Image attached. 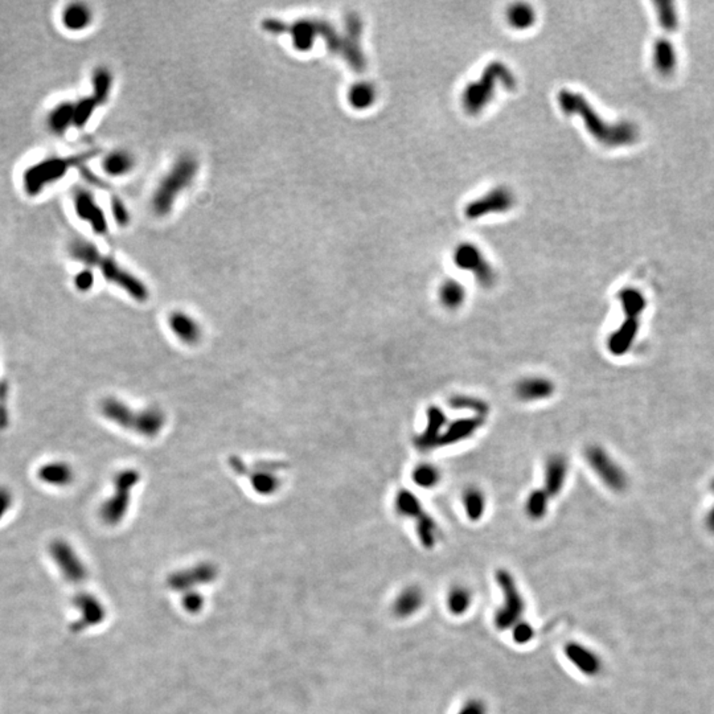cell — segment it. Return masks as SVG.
<instances>
[{
    "instance_id": "6da1fadb",
    "label": "cell",
    "mask_w": 714,
    "mask_h": 714,
    "mask_svg": "<svg viewBox=\"0 0 714 714\" xmlns=\"http://www.w3.org/2000/svg\"><path fill=\"white\" fill-rule=\"evenodd\" d=\"M559 107L565 114L580 115L595 141L609 147L632 145L638 139V130L631 124H609L593 109L583 95L570 90H561Z\"/></svg>"
},
{
    "instance_id": "7a4b0ae2",
    "label": "cell",
    "mask_w": 714,
    "mask_h": 714,
    "mask_svg": "<svg viewBox=\"0 0 714 714\" xmlns=\"http://www.w3.org/2000/svg\"><path fill=\"white\" fill-rule=\"evenodd\" d=\"M362 24L356 13L347 16L345 32L340 35L328 21L315 19L316 37H321L330 52L340 54L347 64L356 72H362L367 68V60L362 51Z\"/></svg>"
},
{
    "instance_id": "3957f363",
    "label": "cell",
    "mask_w": 714,
    "mask_h": 714,
    "mask_svg": "<svg viewBox=\"0 0 714 714\" xmlns=\"http://www.w3.org/2000/svg\"><path fill=\"white\" fill-rule=\"evenodd\" d=\"M198 162L192 155H182L156 186L151 197V208L156 216L165 218L186 188L194 183L198 172Z\"/></svg>"
},
{
    "instance_id": "277c9868",
    "label": "cell",
    "mask_w": 714,
    "mask_h": 714,
    "mask_svg": "<svg viewBox=\"0 0 714 714\" xmlns=\"http://www.w3.org/2000/svg\"><path fill=\"white\" fill-rule=\"evenodd\" d=\"M101 412L110 422L147 438L156 436L166 424V415L160 409L148 407L145 410H134L113 397L102 401Z\"/></svg>"
},
{
    "instance_id": "5b68a950",
    "label": "cell",
    "mask_w": 714,
    "mask_h": 714,
    "mask_svg": "<svg viewBox=\"0 0 714 714\" xmlns=\"http://www.w3.org/2000/svg\"><path fill=\"white\" fill-rule=\"evenodd\" d=\"M95 154L97 151L76 156H49L33 163L23 172L21 183L24 192L28 196H39L47 186H53L65 177L72 167L80 166Z\"/></svg>"
},
{
    "instance_id": "8992f818",
    "label": "cell",
    "mask_w": 714,
    "mask_h": 714,
    "mask_svg": "<svg viewBox=\"0 0 714 714\" xmlns=\"http://www.w3.org/2000/svg\"><path fill=\"white\" fill-rule=\"evenodd\" d=\"M497 81L503 83L508 90L516 88V77L508 66L501 62H491L484 69L482 78L477 83H470L463 92L462 102L467 113L476 114L486 107L494 97Z\"/></svg>"
},
{
    "instance_id": "52a82bcc",
    "label": "cell",
    "mask_w": 714,
    "mask_h": 714,
    "mask_svg": "<svg viewBox=\"0 0 714 714\" xmlns=\"http://www.w3.org/2000/svg\"><path fill=\"white\" fill-rule=\"evenodd\" d=\"M496 582L503 593L504 602L496 611L495 626L497 630L506 631L513 629V626L520 621L523 612L525 611V602L518 590L516 581L507 569L497 570Z\"/></svg>"
},
{
    "instance_id": "ba28073f",
    "label": "cell",
    "mask_w": 714,
    "mask_h": 714,
    "mask_svg": "<svg viewBox=\"0 0 714 714\" xmlns=\"http://www.w3.org/2000/svg\"><path fill=\"white\" fill-rule=\"evenodd\" d=\"M94 268L102 273L105 280L122 289L136 302H145L148 299L150 292L145 283L139 278H136L129 270L124 269V266L118 263L113 257L106 256L102 251H98L90 269Z\"/></svg>"
},
{
    "instance_id": "9c48e42d",
    "label": "cell",
    "mask_w": 714,
    "mask_h": 714,
    "mask_svg": "<svg viewBox=\"0 0 714 714\" xmlns=\"http://www.w3.org/2000/svg\"><path fill=\"white\" fill-rule=\"evenodd\" d=\"M229 462L232 470L238 475L246 476L253 489L263 496L271 495L280 489L282 480L278 476V472L287 467L282 462L265 460L259 462L253 468H249L239 458L236 456H232Z\"/></svg>"
},
{
    "instance_id": "30bf717a",
    "label": "cell",
    "mask_w": 714,
    "mask_h": 714,
    "mask_svg": "<svg viewBox=\"0 0 714 714\" xmlns=\"http://www.w3.org/2000/svg\"><path fill=\"white\" fill-rule=\"evenodd\" d=\"M141 475L135 470H124L114 477V494L101 507V518L107 524H117L127 512L131 491L139 483Z\"/></svg>"
},
{
    "instance_id": "8fae6325",
    "label": "cell",
    "mask_w": 714,
    "mask_h": 714,
    "mask_svg": "<svg viewBox=\"0 0 714 714\" xmlns=\"http://www.w3.org/2000/svg\"><path fill=\"white\" fill-rule=\"evenodd\" d=\"M585 458L594 474L600 482L614 492H623L629 486V477L621 465L600 446H590L586 448Z\"/></svg>"
},
{
    "instance_id": "7c38bea8",
    "label": "cell",
    "mask_w": 714,
    "mask_h": 714,
    "mask_svg": "<svg viewBox=\"0 0 714 714\" xmlns=\"http://www.w3.org/2000/svg\"><path fill=\"white\" fill-rule=\"evenodd\" d=\"M454 261L459 269L472 271L476 280L483 287L494 286V283L496 280V274L492 269V266L483 257L480 250L474 245H471V244L459 245L456 250Z\"/></svg>"
},
{
    "instance_id": "4fadbf2b",
    "label": "cell",
    "mask_w": 714,
    "mask_h": 714,
    "mask_svg": "<svg viewBox=\"0 0 714 714\" xmlns=\"http://www.w3.org/2000/svg\"><path fill=\"white\" fill-rule=\"evenodd\" d=\"M73 206L76 215L90 225L97 234H106L109 230V222L104 209L98 206L92 192L78 188L73 196Z\"/></svg>"
},
{
    "instance_id": "5bb4252c",
    "label": "cell",
    "mask_w": 714,
    "mask_h": 714,
    "mask_svg": "<svg viewBox=\"0 0 714 714\" xmlns=\"http://www.w3.org/2000/svg\"><path fill=\"white\" fill-rule=\"evenodd\" d=\"M515 196L513 194L504 186L495 188L486 196L480 197L474 203H470L466 208V216L468 218H479L486 216L488 213H504L513 207Z\"/></svg>"
},
{
    "instance_id": "9a60e30c",
    "label": "cell",
    "mask_w": 714,
    "mask_h": 714,
    "mask_svg": "<svg viewBox=\"0 0 714 714\" xmlns=\"http://www.w3.org/2000/svg\"><path fill=\"white\" fill-rule=\"evenodd\" d=\"M49 553L54 564L60 568L62 574L72 582L81 581L85 576L83 562L76 554L74 549L64 540H54L49 545Z\"/></svg>"
},
{
    "instance_id": "2e32d148",
    "label": "cell",
    "mask_w": 714,
    "mask_h": 714,
    "mask_svg": "<svg viewBox=\"0 0 714 714\" xmlns=\"http://www.w3.org/2000/svg\"><path fill=\"white\" fill-rule=\"evenodd\" d=\"M445 424V413L436 406H430L427 409V424L424 432L415 438V447L421 451H430L438 447Z\"/></svg>"
},
{
    "instance_id": "e0dca14e",
    "label": "cell",
    "mask_w": 714,
    "mask_h": 714,
    "mask_svg": "<svg viewBox=\"0 0 714 714\" xmlns=\"http://www.w3.org/2000/svg\"><path fill=\"white\" fill-rule=\"evenodd\" d=\"M483 424H484V418H482V417L456 420L454 422L448 424V427L446 430H444V433L439 438L438 447L456 445L462 441H466L467 438L472 436L474 433L483 426Z\"/></svg>"
},
{
    "instance_id": "ac0fdd59",
    "label": "cell",
    "mask_w": 714,
    "mask_h": 714,
    "mask_svg": "<svg viewBox=\"0 0 714 714\" xmlns=\"http://www.w3.org/2000/svg\"><path fill=\"white\" fill-rule=\"evenodd\" d=\"M639 319L626 318L621 327L612 332L607 340V348L614 356H623L631 350L639 333Z\"/></svg>"
},
{
    "instance_id": "d6986e66",
    "label": "cell",
    "mask_w": 714,
    "mask_h": 714,
    "mask_svg": "<svg viewBox=\"0 0 714 714\" xmlns=\"http://www.w3.org/2000/svg\"><path fill=\"white\" fill-rule=\"evenodd\" d=\"M569 471L568 459L561 454H556L548 458L545 465V486L544 489L549 497L557 496L562 491L566 476Z\"/></svg>"
},
{
    "instance_id": "ffe728a7",
    "label": "cell",
    "mask_w": 714,
    "mask_h": 714,
    "mask_svg": "<svg viewBox=\"0 0 714 714\" xmlns=\"http://www.w3.org/2000/svg\"><path fill=\"white\" fill-rule=\"evenodd\" d=\"M515 391L516 395L523 401H541L553 395L554 383L545 377L532 376L520 380Z\"/></svg>"
},
{
    "instance_id": "44dd1931",
    "label": "cell",
    "mask_w": 714,
    "mask_h": 714,
    "mask_svg": "<svg viewBox=\"0 0 714 714\" xmlns=\"http://www.w3.org/2000/svg\"><path fill=\"white\" fill-rule=\"evenodd\" d=\"M36 475L44 484L57 487V488L71 486L74 480V476H76L73 467L62 460H53V462L44 463L37 470Z\"/></svg>"
},
{
    "instance_id": "7402d4cb",
    "label": "cell",
    "mask_w": 714,
    "mask_h": 714,
    "mask_svg": "<svg viewBox=\"0 0 714 714\" xmlns=\"http://www.w3.org/2000/svg\"><path fill=\"white\" fill-rule=\"evenodd\" d=\"M168 324L171 331L177 335L180 342L186 344H196L201 338V327L191 315L183 311H175L169 315Z\"/></svg>"
},
{
    "instance_id": "603a6c76",
    "label": "cell",
    "mask_w": 714,
    "mask_h": 714,
    "mask_svg": "<svg viewBox=\"0 0 714 714\" xmlns=\"http://www.w3.org/2000/svg\"><path fill=\"white\" fill-rule=\"evenodd\" d=\"M93 23V11L85 3L66 4L61 12V24L66 31L81 32Z\"/></svg>"
},
{
    "instance_id": "cb8c5ba5",
    "label": "cell",
    "mask_w": 714,
    "mask_h": 714,
    "mask_svg": "<svg viewBox=\"0 0 714 714\" xmlns=\"http://www.w3.org/2000/svg\"><path fill=\"white\" fill-rule=\"evenodd\" d=\"M424 591L418 586H409L401 591L393 602V614L397 618H410L422 609Z\"/></svg>"
},
{
    "instance_id": "d4e9b609",
    "label": "cell",
    "mask_w": 714,
    "mask_h": 714,
    "mask_svg": "<svg viewBox=\"0 0 714 714\" xmlns=\"http://www.w3.org/2000/svg\"><path fill=\"white\" fill-rule=\"evenodd\" d=\"M47 127L57 136H61L71 127H74V102L61 101L53 106L47 115Z\"/></svg>"
},
{
    "instance_id": "484cf974",
    "label": "cell",
    "mask_w": 714,
    "mask_h": 714,
    "mask_svg": "<svg viewBox=\"0 0 714 714\" xmlns=\"http://www.w3.org/2000/svg\"><path fill=\"white\" fill-rule=\"evenodd\" d=\"M134 166V156L126 150H114L105 156L102 160V168L110 177H124L133 171Z\"/></svg>"
},
{
    "instance_id": "4316f807",
    "label": "cell",
    "mask_w": 714,
    "mask_h": 714,
    "mask_svg": "<svg viewBox=\"0 0 714 714\" xmlns=\"http://www.w3.org/2000/svg\"><path fill=\"white\" fill-rule=\"evenodd\" d=\"M565 655L580 671L588 674H593L600 670V662L593 653L583 648L581 644L570 643L565 647Z\"/></svg>"
},
{
    "instance_id": "83f0119b",
    "label": "cell",
    "mask_w": 714,
    "mask_h": 714,
    "mask_svg": "<svg viewBox=\"0 0 714 714\" xmlns=\"http://www.w3.org/2000/svg\"><path fill=\"white\" fill-rule=\"evenodd\" d=\"M618 299L621 302V310L624 316L629 319H641L643 312L647 307V302L642 292L632 287H627L618 294Z\"/></svg>"
},
{
    "instance_id": "f1b7e54d",
    "label": "cell",
    "mask_w": 714,
    "mask_h": 714,
    "mask_svg": "<svg viewBox=\"0 0 714 714\" xmlns=\"http://www.w3.org/2000/svg\"><path fill=\"white\" fill-rule=\"evenodd\" d=\"M653 65L662 76H670L676 68V52L672 42L658 40L653 48Z\"/></svg>"
},
{
    "instance_id": "f546056e",
    "label": "cell",
    "mask_w": 714,
    "mask_h": 714,
    "mask_svg": "<svg viewBox=\"0 0 714 714\" xmlns=\"http://www.w3.org/2000/svg\"><path fill=\"white\" fill-rule=\"evenodd\" d=\"M394 507H395L398 515L405 516V518H413L415 521H418L426 513L421 501L409 489L398 491V494L395 495V499H394Z\"/></svg>"
},
{
    "instance_id": "4dcf8cb0",
    "label": "cell",
    "mask_w": 714,
    "mask_h": 714,
    "mask_svg": "<svg viewBox=\"0 0 714 714\" xmlns=\"http://www.w3.org/2000/svg\"><path fill=\"white\" fill-rule=\"evenodd\" d=\"M114 77L106 66H98L92 76V97L100 106L109 100L113 89Z\"/></svg>"
},
{
    "instance_id": "1f68e13d",
    "label": "cell",
    "mask_w": 714,
    "mask_h": 714,
    "mask_svg": "<svg viewBox=\"0 0 714 714\" xmlns=\"http://www.w3.org/2000/svg\"><path fill=\"white\" fill-rule=\"evenodd\" d=\"M466 299L465 287L454 280H446L439 289V300L448 310L459 309Z\"/></svg>"
},
{
    "instance_id": "d6a6232c",
    "label": "cell",
    "mask_w": 714,
    "mask_h": 714,
    "mask_svg": "<svg viewBox=\"0 0 714 714\" xmlns=\"http://www.w3.org/2000/svg\"><path fill=\"white\" fill-rule=\"evenodd\" d=\"M463 504L467 518L471 521H479L486 512V497L482 489L470 487L463 492Z\"/></svg>"
},
{
    "instance_id": "836d02e7",
    "label": "cell",
    "mask_w": 714,
    "mask_h": 714,
    "mask_svg": "<svg viewBox=\"0 0 714 714\" xmlns=\"http://www.w3.org/2000/svg\"><path fill=\"white\" fill-rule=\"evenodd\" d=\"M377 98L376 88L372 83H357L352 85L348 92V101L355 109L364 110L371 107Z\"/></svg>"
},
{
    "instance_id": "e575fe53",
    "label": "cell",
    "mask_w": 714,
    "mask_h": 714,
    "mask_svg": "<svg viewBox=\"0 0 714 714\" xmlns=\"http://www.w3.org/2000/svg\"><path fill=\"white\" fill-rule=\"evenodd\" d=\"M446 602L453 615H463L471 607L472 595L465 586H456L448 591Z\"/></svg>"
},
{
    "instance_id": "d590c367",
    "label": "cell",
    "mask_w": 714,
    "mask_h": 714,
    "mask_svg": "<svg viewBox=\"0 0 714 714\" xmlns=\"http://www.w3.org/2000/svg\"><path fill=\"white\" fill-rule=\"evenodd\" d=\"M507 16L509 24L518 30L529 28L536 20V13L533 8L524 3H518L509 7Z\"/></svg>"
},
{
    "instance_id": "8d00e7d4",
    "label": "cell",
    "mask_w": 714,
    "mask_h": 714,
    "mask_svg": "<svg viewBox=\"0 0 714 714\" xmlns=\"http://www.w3.org/2000/svg\"><path fill=\"white\" fill-rule=\"evenodd\" d=\"M98 107L100 105L92 97V94L74 101V127L83 129L89 124Z\"/></svg>"
},
{
    "instance_id": "74e56055",
    "label": "cell",
    "mask_w": 714,
    "mask_h": 714,
    "mask_svg": "<svg viewBox=\"0 0 714 714\" xmlns=\"http://www.w3.org/2000/svg\"><path fill=\"white\" fill-rule=\"evenodd\" d=\"M448 405L453 409H458V410H471L475 413L476 417H482V418H484L489 412V406L486 401L476 398V397H471V395H463V394H458V395L451 397Z\"/></svg>"
},
{
    "instance_id": "f35d334b",
    "label": "cell",
    "mask_w": 714,
    "mask_h": 714,
    "mask_svg": "<svg viewBox=\"0 0 714 714\" xmlns=\"http://www.w3.org/2000/svg\"><path fill=\"white\" fill-rule=\"evenodd\" d=\"M415 525H417V535H418L420 541L424 548H434L435 544L438 541V536H439V529H438V525L433 518L430 515L424 513L422 518H420L418 521H415Z\"/></svg>"
},
{
    "instance_id": "ab89813d",
    "label": "cell",
    "mask_w": 714,
    "mask_h": 714,
    "mask_svg": "<svg viewBox=\"0 0 714 714\" xmlns=\"http://www.w3.org/2000/svg\"><path fill=\"white\" fill-rule=\"evenodd\" d=\"M549 499L550 497L545 489H536L530 492L525 503V511L529 518L532 520H541L544 518L548 512Z\"/></svg>"
},
{
    "instance_id": "60d3db41",
    "label": "cell",
    "mask_w": 714,
    "mask_h": 714,
    "mask_svg": "<svg viewBox=\"0 0 714 714\" xmlns=\"http://www.w3.org/2000/svg\"><path fill=\"white\" fill-rule=\"evenodd\" d=\"M412 477L415 484L421 488H434L441 482V472L434 465L424 463L415 467Z\"/></svg>"
},
{
    "instance_id": "b9f144b4",
    "label": "cell",
    "mask_w": 714,
    "mask_h": 714,
    "mask_svg": "<svg viewBox=\"0 0 714 714\" xmlns=\"http://www.w3.org/2000/svg\"><path fill=\"white\" fill-rule=\"evenodd\" d=\"M653 6L656 8V15L662 28L667 31H674L679 25V18L677 12L674 10V4L670 1H656L653 3Z\"/></svg>"
},
{
    "instance_id": "7bdbcfd3",
    "label": "cell",
    "mask_w": 714,
    "mask_h": 714,
    "mask_svg": "<svg viewBox=\"0 0 714 714\" xmlns=\"http://www.w3.org/2000/svg\"><path fill=\"white\" fill-rule=\"evenodd\" d=\"M73 282H74V287L80 292H88V291L92 290L94 282H95L94 270L90 268H83L74 275Z\"/></svg>"
},
{
    "instance_id": "ee69618b",
    "label": "cell",
    "mask_w": 714,
    "mask_h": 714,
    "mask_svg": "<svg viewBox=\"0 0 714 714\" xmlns=\"http://www.w3.org/2000/svg\"><path fill=\"white\" fill-rule=\"evenodd\" d=\"M535 630L528 621H518L512 629V639L518 644H527L535 638Z\"/></svg>"
},
{
    "instance_id": "f6af8a7d",
    "label": "cell",
    "mask_w": 714,
    "mask_h": 714,
    "mask_svg": "<svg viewBox=\"0 0 714 714\" xmlns=\"http://www.w3.org/2000/svg\"><path fill=\"white\" fill-rule=\"evenodd\" d=\"M110 207H112V215L114 218L115 222L119 227H127L130 224V213H129V209L124 206V201L119 197L113 196Z\"/></svg>"
},
{
    "instance_id": "bcb514c9",
    "label": "cell",
    "mask_w": 714,
    "mask_h": 714,
    "mask_svg": "<svg viewBox=\"0 0 714 714\" xmlns=\"http://www.w3.org/2000/svg\"><path fill=\"white\" fill-rule=\"evenodd\" d=\"M8 383L0 381V430L8 424Z\"/></svg>"
},
{
    "instance_id": "7dc6e473",
    "label": "cell",
    "mask_w": 714,
    "mask_h": 714,
    "mask_svg": "<svg viewBox=\"0 0 714 714\" xmlns=\"http://www.w3.org/2000/svg\"><path fill=\"white\" fill-rule=\"evenodd\" d=\"M13 504V494L7 486H0V521L10 512Z\"/></svg>"
},
{
    "instance_id": "c3c4849f",
    "label": "cell",
    "mask_w": 714,
    "mask_h": 714,
    "mask_svg": "<svg viewBox=\"0 0 714 714\" xmlns=\"http://www.w3.org/2000/svg\"><path fill=\"white\" fill-rule=\"evenodd\" d=\"M456 714H487V706L484 701L472 698V700H468Z\"/></svg>"
},
{
    "instance_id": "681fc988",
    "label": "cell",
    "mask_w": 714,
    "mask_h": 714,
    "mask_svg": "<svg viewBox=\"0 0 714 714\" xmlns=\"http://www.w3.org/2000/svg\"><path fill=\"white\" fill-rule=\"evenodd\" d=\"M706 524H708L709 529H710L712 532H714V506L710 508V511L708 512V516H706Z\"/></svg>"
},
{
    "instance_id": "f907efd6",
    "label": "cell",
    "mask_w": 714,
    "mask_h": 714,
    "mask_svg": "<svg viewBox=\"0 0 714 714\" xmlns=\"http://www.w3.org/2000/svg\"><path fill=\"white\" fill-rule=\"evenodd\" d=\"M712 491H713V492H714V479H713V482H712Z\"/></svg>"
}]
</instances>
